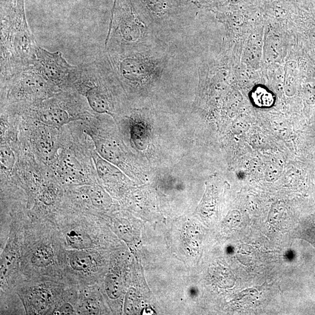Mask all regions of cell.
I'll return each mask as SVG.
<instances>
[{"label": "cell", "mask_w": 315, "mask_h": 315, "mask_svg": "<svg viewBox=\"0 0 315 315\" xmlns=\"http://www.w3.org/2000/svg\"><path fill=\"white\" fill-rule=\"evenodd\" d=\"M163 43L157 38L152 28L137 15L130 0H115L112 9L105 51L120 54Z\"/></svg>", "instance_id": "3"}, {"label": "cell", "mask_w": 315, "mask_h": 315, "mask_svg": "<svg viewBox=\"0 0 315 315\" xmlns=\"http://www.w3.org/2000/svg\"><path fill=\"white\" fill-rule=\"evenodd\" d=\"M106 289L109 297H119L122 292L121 283L116 277L110 276L107 280Z\"/></svg>", "instance_id": "12"}, {"label": "cell", "mask_w": 315, "mask_h": 315, "mask_svg": "<svg viewBox=\"0 0 315 315\" xmlns=\"http://www.w3.org/2000/svg\"><path fill=\"white\" fill-rule=\"evenodd\" d=\"M15 163L14 153L6 146H2L1 149V163L2 168L10 170Z\"/></svg>", "instance_id": "13"}, {"label": "cell", "mask_w": 315, "mask_h": 315, "mask_svg": "<svg viewBox=\"0 0 315 315\" xmlns=\"http://www.w3.org/2000/svg\"><path fill=\"white\" fill-rule=\"evenodd\" d=\"M38 46L26 21L24 0H19L15 14L1 20V84L35 65Z\"/></svg>", "instance_id": "2"}, {"label": "cell", "mask_w": 315, "mask_h": 315, "mask_svg": "<svg viewBox=\"0 0 315 315\" xmlns=\"http://www.w3.org/2000/svg\"><path fill=\"white\" fill-rule=\"evenodd\" d=\"M66 239L70 246L77 249H85L92 246V240L86 234L72 230L67 234Z\"/></svg>", "instance_id": "9"}, {"label": "cell", "mask_w": 315, "mask_h": 315, "mask_svg": "<svg viewBox=\"0 0 315 315\" xmlns=\"http://www.w3.org/2000/svg\"><path fill=\"white\" fill-rule=\"evenodd\" d=\"M96 146L99 153L102 154V156L111 160V161H114V160L115 161L118 156L116 154V150L114 151V147L111 146V144L99 141V142H96Z\"/></svg>", "instance_id": "14"}, {"label": "cell", "mask_w": 315, "mask_h": 315, "mask_svg": "<svg viewBox=\"0 0 315 315\" xmlns=\"http://www.w3.org/2000/svg\"><path fill=\"white\" fill-rule=\"evenodd\" d=\"M35 65L43 76L58 88H68L75 66L70 65L60 52H50L38 46Z\"/></svg>", "instance_id": "5"}, {"label": "cell", "mask_w": 315, "mask_h": 315, "mask_svg": "<svg viewBox=\"0 0 315 315\" xmlns=\"http://www.w3.org/2000/svg\"><path fill=\"white\" fill-rule=\"evenodd\" d=\"M29 301L31 306L38 311H45L51 304L52 296L48 290L41 287H35L29 294Z\"/></svg>", "instance_id": "7"}, {"label": "cell", "mask_w": 315, "mask_h": 315, "mask_svg": "<svg viewBox=\"0 0 315 315\" xmlns=\"http://www.w3.org/2000/svg\"><path fill=\"white\" fill-rule=\"evenodd\" d=\"M70 266L79 271H89L95 266V260L92 254L86 252H77L70 259Z\"/></svg>", "instance_id": "8"}, {"label": "cell", "mask_w": 315, "mask_h": 315, "mask_svg": "<svg viewBox=\"0 0 315 315\" xmlns=\"http://www.w3.org/2000/svg\"><path fill=\"white\" fill-rule=\"evenodd\" d=\"M282 169L279 165L277 163H271L267 166L266 170V179L269 182H274L281 176Z\"/></svg>", "instance_id": "15"}, {"label": "cell", "mask_w": 315, "mask_h": 315, "mask_svg": "<svg viewBox=\"0 0 315 315\" xmlns=\"http://www.w3.org/2000/svg\"><path fill=\"white\" fill-rule=\"evenodd\" d=\"M8 88V98L15 101L39 102L57 88L43 76L35 65L23 70L2 84Z\"/></svg>", "instance_id": "4"}, {"label": "cell", "mask_w": 315, "mask_h": 315, "mask_svg": "<svg viewBox=\"0 0 315 315\" xmlns=\"http://www.w3.org/2000/svg\"><path fill=\"white\" fill-rule=\"evenodd\" d=\"M167 47L159 43L120 54L105 52L120 83L134 88L158 81L173 72V56Z\"/></svg>", "instance_id": "1"}, {"label": "cell", "mask_w": 315, "mask_h": 315, "mask_svg": "<svg viewBox=\"0 0 315 315\" xmlns=\"http://www.w3.org/2000/svg\"><path fill=\"white\" fill-rule=\"evenodd\" d=\"M96 307L92 303H87L83 307V310L87 314H93L96 313Z\"/></svg>", "instance_id": "18"}, {"label": "cell", "mask_w": 315, "mask_h": 315, "mask_svg": "<svg viewBox=\"0 0 315 315\" xmlns=\"http://www.w3.org/2000/svg\"><path fill=\"white\" fill-rule=\"evenodd\" d=\"M55 314L57 315H73L75 314L73 307L70 304H63L59 308Z\"/></svg>", "instance_id": "17"}, {"label": "cell", "mask_w": 315, "mask_h": 315, "mask_svg": "<svg viewBox=\"0 0 315 315\" xmlns=\"http://www.w3.org/2000/svg\"><path fill=\"white\" fill-rule=\"evenodd\" d=\"M54 254L51 247L47 245L40 246L33 253L32 263L38 267H44L49 265L53 259Z\"/></svg>", "instance_id": "10"}, {"label": "cell", "mask_w": 315, "mask_h": 315, "mask_svg": "<svg viewBox=\"0 0 315 315\" xmlns=\"http://www.w3.org/2000/svg\"><path fill=\"white\" fill-rule=\"evenodd\" d=\"M306 98L308 103L315 102V81H308L306 85Z\"/></svg>", "instance_id": "16"}, {"label": "cell", "mask_w": 315, "mask_h": 315, "mask_svg": "<svg viewBox=\"0 0 315 315\" xmlns=\"http://www.w3.org/2000/svg\"><path fill=\"white\" fill-rule=\"evenodd\" d=\"M131 128V133L133 142L139 148H143V144H145L147 140V133L142 123L133 122Z\"/></svg>", "instance_id": "11"}, {"label": "cell", "mask_w": 315, "mask_h": 315, "mask_svg": "<svg viewBox=\"0 0 315 315\" xmlns=\"http://www.w3.org/2000/svg\"><path fill=\"white\" fill-rule=\"evenodd\" d=\"M249 98L253 106L259 109L272 108L276 100L274 93L263 85L254 86L249 93Z\"/></svg>", "instance_id": "6"}]
</instances>
